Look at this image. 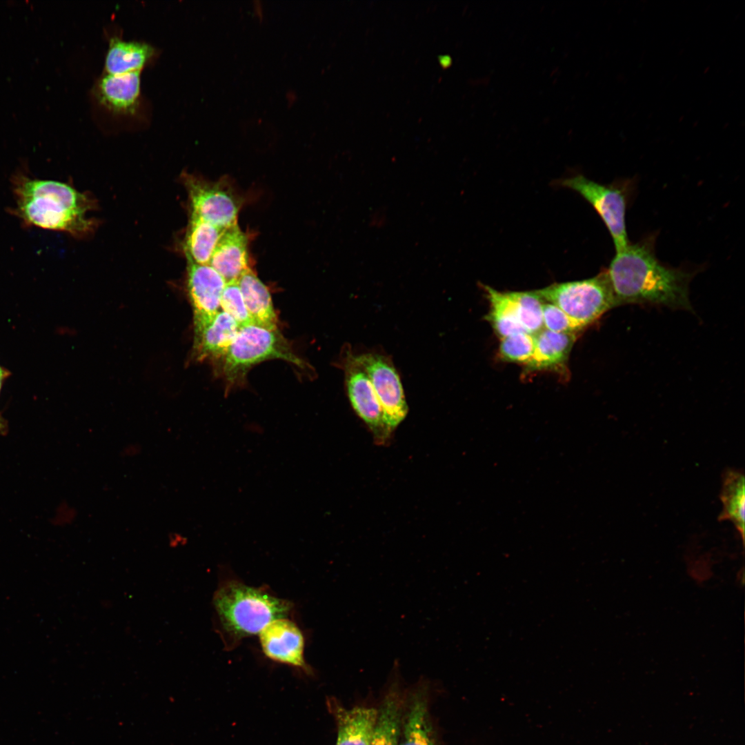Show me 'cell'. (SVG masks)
I'll use <instances>...</instances> for the list:
<instances>
[{
	"label": "cell",
	"mask_w": 745,
	"mask_h": 745,
	"mask_svg": "<svg viewBox=\"0 0 745 745\" xmlns=\"http://www.w3.org/2000/svg\"><path fill=\"white\" fill-rule=\"evenodd\" d=\"M187 261V289L193 310L194 335H196L220 311L221 298L226 282L209 264Z\"/></svg>",
	"instance_id": "cell-10"
},
{
	"label": "cell",
	"mask_w": 745,
	"mask_h": 745,
	"mask_svg": "<svg viewBox=\"0 0 745 745\" xmlns=\"http://www.w3.org/2000/svg\"><path fill=\"white\" fill-rule=\"evenodd\" d=\"M344 369L350 402L358 416L373 433L376 441L382 444L390 437L393 429L387 424L383 409L372 383L355 355L345 352Z\"/></svg>",
	"instance_id": "cell-8"
},
{
	"label": "cell",
	"mask_w": 745,
	"mask_h": 745,
	"mask_svg": "<svg viewBox=\"0 0 745 745\" xmlns=\"http://www.w3.org/2000/svg\"><path fill=\"white\" fill-rule=\"evenodd\" d=\"M559 183L579 193L599 215L613 239L616 252L630 242L626 230V212L632 193V182L604 185L582 175L562 179Z\"/></svg>",
	"instance_id": "cell-6"
},
{
	"label": "cell",
	"mask_w": 745,
	"mask_h": 745,
	"mask_svg": "<svg viewBox=\"0 0 745 745\" xmlns=\"http://www.w3.org/2000/svg\"><path fill=\"white\" fill-rule=\"evenodd\" d=\"M239 327L228 314L219 311L212 321L194 335L193 350L198 361L221 360L233 342Z\"/></svg>",
	"instance_id": "cell-14"
},
{
	"label": "cell",
	"mask_w": 745,
	"mask_h": 745,
	"mask_svg": "<svg viewBox=\"0 0 745 745\" xmlns=\"http://www.w3.org/2000/svg\"><path fill=\"white\" fill-rule=\"evenodd\" d=\"M482 287L490 304V310L486 319L490 323L497 336L501 339L517 333L527 332L517 318L507 292L499 291L486 285Z\"/></svg>",
	"instance_id": "cell-23"
},
{
	"label": "cell",
	"mask_w": 745,
	"mask_h": 745,
	"mask_svg": "<svg viewBox=\"0 0 745 745\" xmlns=\"http://www.w3.org/2000/svg\"><path fill=\"white\" fill-rule=\"evenodd\" d=\"M209 265L226 283L239 279L249 266L248 238L238 224L224 230Z\"/></svg>",
	"instance_id": "cell-12"
},
{
	"label": "cell",
	"mask_w": 745,
	"mask_h": 745,
	"mask_svg": "<svg viewBox=\"0 0 745 745\" xmlns=\"http://www.w3.org/2000/svg\"><path fill=\"white\" fill-rule=\"evenodd\" d=\"M186 542V537L179 533L170 532L168 534V542L170 546L172 547H177L179 545H183Z\"/></svg>",
	"instance_id": "cell-31"
},
{
	"label": "cell",
	"mask_w": 745,
	"mask_h": 745,
	"mask_svg": "<svg viewBox=\"0 0 745 745\" xmlns=\"http://www.w3.org/2000/svg\"><path fill=\"white\" fill-rule=\"evenodd\" d=\"M220 308L230 315L239 327L253 324L245 305L237 281L226 283L223 290Z\"/></svg>",
	"instance_id": "cell-26"
},
{
	"label": "cell",
	"mask_w": 745,
	"mask_h": 745,
	"mask_svg": "<svg viewBox=\"0 0 745 745\" xmlns=\"http://www.w3.org/2000/svg\"><path fill=\"white\" fill-rule=\"evenodd\" d=\"M7 375V372L3 369L0 366V390L2 385V382ZM5 427L3 420L0 415V429H3Z\"/></svg>",
	"instance_id": "cell-33"
},
{
	"label": "cell",
	"mask_w": 745,
	"mask_h": 745,
	"mask_svg": "<svg viewBox=\"0 0 745 745\" xmlns=\"http://www.w3.org/2000/svg\"><path fill=\"white\" fill-rule=\"evenodd\" d=\"M355 357L372 383L387 424L395 428L405 419L408 410L396 368L390 359L378 353H364Z\"/></svg>",
	"instance_id": "cell-9"
},
{
	"label": "cell",
	"mask_w": 745,
	"mask_h": 745,
	"mask_svg": "<svg viewBox=\"0 0 745 745\" xmlns=\"http://www.w3.org/2000/svg\"><path fill=\"white\" fill-rule=\"evenodd\" d=\"M212 604L226 644L259 634L272 621L286 617L292 603L262 588L236 580L226 582L217 589Z\"/></svg>",
	"instance_id": "cell-3"
},
{
	"label": "cell",
	"mask_w": 745,
	"mask_h": 745,
	"mask_svg": "<svg viewBox=\"0 0 745 745\" xmlns=\"http://www.w3.org/2000/svg\"><path fill=\"white\" fill-rule=\"evenodd\" d=\"M533 292L543 302L560 308L584 328L616 307L606 270L591 278L555 283Z\"/></svg>",
	"instance_id": "cell-5"
},
{
	"label": "cell",
	"mask_w": 745,
	"mask_h": 745,
	"mask_svg": "<svg viewBox=\"0 0 745 745\" xmlns=\"http://www.w3.org/2000/svg\"><path fill=\"white\" fill-rule=\"evenodd\" d=\"M398 678L391 684L378 711L369 745H399L401 720V700L398 693Z\"/></svg>",
	"instance_id": "cell-22"
},
{
	"label": "cell",
	"mask_w": 745,
	"mask_h": 745,
	"mask_svg": "<svg viewBox=\"0 0 745 745\" xmlns=\"http://www.w3.org/2000/svg\"><path fill=\"white\" fill-rule=\"evenodd\" d=\"M252 324L277 330V317L268 288L250 268L237 280Z\"/></svg>",
	"instance_id": "cell-16"
},
{
	"label": "cell",
	"mask_w": 745,
	"mask_h": 745,
	"mask_svg": "<svg viewBox=\"0 0 745 745\" xmlns=\"http://www.w3.org/2000/svg\"><path fill=\"white\" fill-rule=\"evenodd\" d=\"M544 328L559 333L576 334L584 328L556 306L544 302L542 306Z\"/></svg>",
	"instance_id": "cell-27"
},
{
	"label": "cell",
	"mask_w": 745,
	"mask_h": 745,
	"mask_svg": "<svg viewBox=\"0 0 745 745\" xmlns=\"http://www.w3.org/2000/svg\"><path fill=\"white\" fill-rule=\"evenodd\" d=\"M153 52L149 44L112 38L106 56V70L110 74L141 70Z\"/></svg>",
	"instance_id": "cell-20"
},
{
	"label": "cell",
	"mask_w": 745,
	"mask_h": 745,
	"mask_svg": "<svg viewBox=\"0 0 745 745\" xmlns=\"http://www.w3.org/2000/svg\"><path fill=\"white\" fill-rule=\"evenodd\" d=\"M535 348L526 371L562 370L576 339V334L559 333L543 328L534 335Z\"/></svg>",
	"instance_id": "cell-13"
},
{
	"label": "cell",
	"mask_w": 745,
	"mask_h": 745,
	"mask_svg": "<svg viewBox=\"0 0 745 745\" xmlns=\"http://www.w3.org/2000/svg\"><path fill=\"white\" fill-rule=\"evenodd\" d=\"M534 348V335L520 332L501 339L499 355L504 361L525 365L533 355Z\"/></svg>",
	"instance_id": "cell-25"
},
{
	"label": "cell",
	"mask_w": 745,
	"mask_h": 745,
	"mask_svg": "<svg viewBox=\"0 0 745 745\" xmlns=\"http://www.w3.org/2000/svg\"><path fill=\"white\" fill-rule=\"evenodd\" d=\"M142 450V446L139 443L130 442L121 448L120 455L126 459L135 458L141 455Z\"/></svg>",
	"instance_id": "cell-28"
},
{
	"label": "cell",
	"mask_w": 745,
	"mask_h": 745,
	"mask_svg": "<svg viewBox=\"0 0 745 745\" xmlns=\"http://www.w3.org/2000/svg\"><path fill=\"white\" fill-rule=\"evenodd\" d=\"M426 687V684H421L413 695L399 745H437L424 695Z\"/></svg>",
	"instance_id": "cell-21"
},
{
	"label": "cell",
	"mask_w": 745,
	"mask_h": 745,
	"mask_svg": "<svg viewBox=\"0 0 745 745\" xmlns=\"http://www.w3.org/2000/svg\"><path fill=\"white\" fill-rule=\"evenodd\" d=\"M182 179L190 214L223 229L237 224L242 199L226 181H207L188 173Z\"/></svg>",
	"instance_id": "cell-7"
},
{
	"label": "cell",
	"mask_w": 745,
	"mask_h": 745,
	"mask_svg": "<svg viewBox=\"0 0 745 745\" xmlns=\"http://www.w3.org/2000/svg\"><path fill=\"white\" fill-rule=\"evenodd\" d=\"M14 206L10 213L26 227L65 232L83 237L93 230L95 222L86 213L93 201L70 184L37 178L19 170L11 177Z\"/></svg>",
	"instance_id": "cell-2"
},
{
	"label": "cell",
	"mask_w": 745,
	"mask_h": 745,
	"mask_svg": "<svg viewBox=\"0 0 745 745\" xmlns=\"http://www.w3.org/2000/svg\"><path fill=\"white\" fill-rule=\"evenodd\" d=\"M282 359L304 369L307 364L299 358L282 334L255 324L239 328L221 359V371L229 385L241 381L255 365L268 359Z\"/></svg>",
	"instance_id": "cell-4"
},
{
	"label": "cell",
	"mask_w": 745,
	"mask_h": 745,
	"mask_svg": "<svg viewBox=\"0 0 745 745\" xmlns=\"http://www.w3.org/2000/svg\"><path fill=\"white\" fill-rule=\"evenodd\" d=\"M140 93V70L119 74H107L99 81L97 97L101 103L112 111L132 113Z\"/></svg>",
	"instance_id": "cell-15"
},
{
	"label": "cell",
	"mask_w": 745,
	"mask_h": 745,
	"mask_svg": "<svg viewBox=\"0 0 745 745\" xmlns=\"http://www.w3.org/2000/svg\"><path fill=\"white\" fill-rule=\"evenodd\" d=\"M252 12L254 17L259 22H262L266 17V8L261 0H254L252 2Z\"/></svg>",
	"instance_id": "cell-29"
},
{
	"label": "cell",
	"mask_w": 745,
	"mask_h": 745,
	"mask_svg": "<svg viewBox=\"0 0 745 745\" xmlns=\"http://www.w3.org/2000/svg\"><path fill=\"white\" fill-rule=\"evenodd\" d=\"M386 214L380 210L375 211L370 218V225L375 228H381L386 223Z\"/></svg>",
	"instance_id": "cell-30"
},
{
	"label": "cell",
	"mask_w": 745,
	"mask_h": 745,
	"mask_svg": "<svg viewBox=\"0 0 745 745\" xmlns=\"http://www.w3.org/2000/svg\"><path fill=\"white\" fill-rule=\"evenodd\" d=\"M285 100L288 107H292L298 101V95L293 89H288L285 93Z\"/></svg>",
	"instance_id": "cell-32"
},
{
	"label": "cell",
	"mask_w": 745,
	"mask_h": 745,
	"mask_svg": "<svg viewBox=\"0 0 745 745\" xmlns=\"http://www.w3.org/2000/svg\"><path fill=\"white\" fill-rule=\"evenodd\" d=\"M514 306L517 318L525 330L535 335L544 328V302L533 291L507 292Z\"/></svg>",
	"instance_id": "cell-24"
},
{
	"label": "cell",
	"mask_w": 745,
	"mask_h": 745,
	"mask_svg": "<svg viewBox=\"0 0 745 745\" xmlns=\"http://www.w3.org/2000/svg\"><path fill=\"white\" fill-rule=\"evenodd\" d=\"M655 242V237L650 235L616 252L606 270L616 306L651 304L691 310L689 284L693 274L662 263Z\"/></svg>",
	"instance_id": "cell-1"
},
{
	"label": "cell",
	"mask_w": 745,
	"mask_h": 745,
	"mask_svg": "<svg viewBox=\"0 0 745 745\" xmlns=\"http://www.w3.org/2000/svg\"><path fill=\"white\" fill-rule=\"evenodd\" d=\"M722 510L718 519L733 524L744 544L745 479L742 471L726 470L722 475L719 495Z\"/></svg>",
	"instance_id": "cell-18"
},
{
	"label": "cell",
	"mask_w": 745,
	"mask_h": 745,
	"mask_svg": "<svg viewBox=\"0 0 745 745\" xmlns=\"http://www.w3.org/2000/svg\"><path fill=\"white\" fill-rule=\"evenodd\" d=\"M377 715L378 710L371 707L357 706L350 709L337 707L336 745H369Z\"/></svg>",
	"instance_id": "cell-17"
},
{
	"label": "cell",
	"mask_w": 745,
	"mask_h": 745,
	"mask_svg": "<svg viewBox=\"0 0 745 745\" xmlns=\"http://www.w3.org/2000/svg\"><path fill=\"white\" fill-rule=\"evenodd\" d=\"M224 230L190 214L183 241V250L187 260L198 264H209Z\"/></svg>",
	"instance_id": "cell-19"
},
{
	"label": "cell",
	"mask_w": 745,
	"mask_h": 745,
	"mask_svg": "<svg viewBox=\"0 0 745 745\" xmlns=\"http://www.w3.org/2000/svg\"><path fill=\"white\" fill-rule=\"evenodd\" d=\"M259 642L263 653L269 659L307 668L304 655V637L292 621L286 617L272 621L259 633Z\"/></svg>",
	"instance_id": "cell-11"
}]
</instances>
